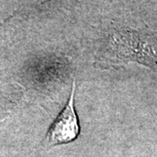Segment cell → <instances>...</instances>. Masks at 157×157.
<instances>
[{"label": "cell", "mask_w": 157, "mask_h": 157, "mask_svg": "<svg viewBox=\"0 0 157 157\" xmlns=\"http://www.w3.org/2000/svg\"><path fill=\"white\" fill-rule=\"evenodd\" d=\"M119 53L123 60H133L157 70V38L140 33L119 34Z\"/></svg>", "instance_id": "cell-1"}, {"label": "cell", "mask_w": 157, "mask_h": 157, "mask_svg": "<svg viewBox=\"0 0 157 157\" xmlns=\"http://www.w3.org/2000/svg\"><path fill=\"white\" fill-rule=\"evenodd\" d=\"M75 87L76 84L75 81H73L71 95L67 103L47 132L45 140L47 147L69 143L78 137L79 125L78 116L74 109Z\"/></svg>", "instance_id": "cell-2"}]
</instances>
